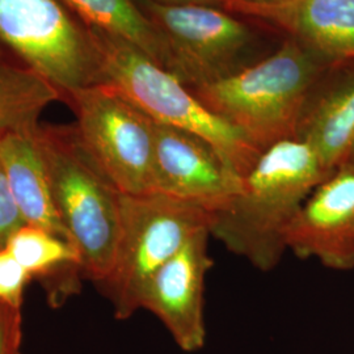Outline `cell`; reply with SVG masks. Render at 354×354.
<instances>
[{"label":"cell","mask_w":354,"mask_h":354,"mask_svg":"<svg viewBox=\"0 0 354 354\" xmlns=\"http://www.w3.org/2000/svg\"><path fill=\"white\" fill-rule=\"evenodd\" d=\"M230 12L263 19L286 30L320 59L354 61V0H282L235 6Z\"/></svg>","instance_id":"7c38bea8"},{"label":"cell","mask_w":354,"mask_h":354,"mask_svg":"<svg viewBox=\"0 0 354 354\" xmlns=\"http://www.w3.org/2000/svg\"><path fill=\"white\" fill-rule=\"evenodd\" d=\"M53 201L82 257L86 277L100 283L109 274L121 230L122 194L91 156L75 125H42Z\"/></svg>","instance_id":"3957f363"},{"label":"cell","mask_w":354,"mask_h":354,"mask_svg":"<svg viewBox=\"0 0 354 354\" xmlns=\"http://www.w3.org/2000/svg\"><path fill=\"white\" fill-rule=\"evenodd\" d=\"M0 354H23L21 308L0 302Z\"/></svg>","instance_id":"ffe728a7"},{"label":"cell","mask_w":354,"mask_h":354,"mask_svg":"<svg viewBox=\"0 0 354 354\" xmlns=\"http://www.w3.org/2000/svg\"><path fill=\"white\" fill-rule=\"evenodd\" d=\"M88 28L122 38L169 71L165 39L137 0H57Z\"/></svg>","instance_id":"2e32d148"},{"label":"cell","mask_w":354,"mask_h":354,"mask_svg":"<svg viewBox=\"0 0 354 354\" xmlns=\"http://www.w3.org/2000/svg\"><path fill=\"white\" fill-rule=\"evenodd\" d=\"M155 193L214 215L243 189L244 176L201 137L153 121Z\"/></svg>","instance_id":"9c48e42d"},{"label":"cell","mask_w":354,"mask_h":354,"mask_svg":"<svg viewBox=\"0 0 354 354\" xmlns=\"http://www.w3.org/2000/svg\"><path fill=\"white\" fill-rule=\"evenodd\" d=\"M348 162H352V163H354V147L353 150H352V153H351V156H349V159H348Z\"/></svg>","instance_id":"603a6c76"},{"label":"cell","mask_w":354,"mask_h":354,"mask_svg":"<svg viewBox=\"0 0 354 354\" xmlns=\"http://www.w3.org/2000/svg\"><path fill=\"white\" fill-rule=\"evenodd\" d=\"M102 59V84L117 89L152 121L212 143L243 176L261 151L213 113L177 76L122 38L89 28Z\"/></svg>","instance_id":"277c9868"},{"label":"cell","mask_w":354,"mask_h":354,"mask_svg":"<svg viewBox=\"0 0 354 354\" xmlns=\"http://www.w3.org/2000/svg\"><path fill=\"white\" fill-rule=\"evenodd\" d=\"M329 175L302 140H285L261 151L241 193L212 215L210 235L261 272L279 266L286 235L302 205Z\"/></svg>","instance_id":"6da1fadb"},{"label":"cell","mask_w":354,"mask_h":354,"mask_svg":"<svg viewBox=\"0 0 354 354\" xmlns=\"http://www.w3.org/2000/svg\"><path fill=\"white\" fill-rule=\"evenodd\" d=\"M79 137L91 156L125 196L155 193L153 121L109 84L66 96Z\"/></svg>","instance_id":"52a82bcc"},{"label":"cell","mask_w":354,"mask_h":354,"mask_svg":"<svg viewBox=\"0 0 354 354\" xmlns=\"http://www.w3.org/2000/svg\"><path fill=\"white\" fill-rule=\"evenodd\" d=\"M320 58L291 38L257 64L190 88L213 113L264 151L294 140L311 102Z\"/></svg>","instance_id":"7a4b0ae2"},{"label":"cell","mask_w":354,"mask_h":354,"mask_svg":"<svg viewBox=\"0 0 354 354\" xmlns=\"http://www.w3.org/2000/svg\"><path fill=\"white\" fill-rule=\"evenodd\" d=\"M61 91L29 64L0 49V138L39 125V114Z\"/></svg>","instance_id":"9a60e30c"},{"label":"cell","mask_w":354,"mask_h":354,"mask_svg":"<svg viewBox=\"0 0 354 354\" xmlns=\"http://www.w3.org/2000/svg\"><path fill=\"white\" fill-rule=\"evenodd\" d=\"M26 225L13 198L12 190L0 160V250L6 248L10 238Z\"/></svg>","instance_id":"d6986e66"},{"label":"cell","mask_w":354,"mask_h":354,"mask_svg":"<svg viewBox=\"0 0 354 354\" xmlns=\"http://www.w3.org/2000/svg\"><path fill=\"white\" fill-rule=\"evenodd\" d=\"M165 39L169 73L189 88L212 83L241 68L252 32L230 11L209 6H165L137 0Z\"/></svg>","instance_id":"ba28073f"},{"label":"cell","mask_w":354,"mask_h":354,"mask_svg":"<svg viewBox=\"0 0 354 354\" xmlns=\"http://www.w3.org/2000/svg\"><path fill=\"white\" fill-rule=\"evenodd\" d=\"M279 1H282V0H234L232 4L230 6L228 11H231L232 7L239 6V4H243V6H266V4L279 3Z\"/></svg>","instance_id":"7402d4cb"},{"label":"cell","mask_w":354,"mask_h":354,"mask_svg":"<svg viewBox=\"0 0 354 354\" xmlns=\"http://www.w3.org/2000/svg\"><path fill=\"white\" fill-rule=\"evenodd\" d=\"M38 127L0 138V160L26 225L42 228L73 244L53 201Z\"/></svg>","instance_id":"4fadbf2b"},{"label":"cell","mask_w":354,"mask_h":354,"mask_svg":"<svg viewBox=\"0 0 354 354\" xmlns=\"http://www.w3.org/2000/svg\"><path fill=\"white\" fill-rule=\"evenodd\" d=\"M30 277L51 279L62 272L83 273L82 257L74 244L42 228L24 225L6 245Z\"/></svg>","instance_id":"e0dca14e"},{"label":"cell","mask_w":354,"mask_h":354,"mask_svg":"<svg viewBox=\"0 0 354 354\" xmlns=\"http://www.w3.org/2000/svg\"><path fill=\"white\" fill-rule=\"evenodd\" d=\"M158 4L165 6H209L227 10L234 0H151Z\"/></svg>","instance_id":"44dd1931"},{"label":"cell","mask_w":354,"mask_h":354,"mask_svg":"<svg viewBox=\"0 0 354 354\" xmlns=\"http://www.w3.org/2000/svg\"><path fill=\"white\" fill-rule=\"evenodd\" d=\"M297 257L336 270L354 268V163L324 178L304 201L286 235Z\"/></svg>","instance_id":"8fae6325"},{"label":"cell","mask_w":354,"mask_h":354,"mask_svg":"<svg viewBox=\"0 0 354 354\" xmlns=\"http://www.w3.org/2000/svg\"><path fill=\"white\" fill-rule=\"evenodd\" d=\"M0 49L46 76L66 96L102 84L88 26L57 0H0Z\"/></svg>","instance_id":"8992f818"},{"label":"cell","mask_w":354,"mask_h":354,"mask_svg":"<svg viewBox=\"0 0 354 354\" xmlns=\"http://www.w3.org/2000/svg\"><path fill=\"white\" fill-rule=\"evenodd\" d=\"M297 138L314 149L328 175L348 162L354 147V73L315 91Z\"/></svg>","instance_id":"5bb4252c"},{"label":"cell","mask_w":354,"mask_h":354,"mask_svg":"<svg viewBox=\"0 0 354 354\" xmlns=\"http://www.w3.org/2000/svg\"><path fill=\"white\" fill-rule=\"evenodd\" d=\"M209 227L197 231L152 277L142 308L158 317L177 346L198 352L206 342L205 281L214 266L209 254Z\"/></svg>","instance_id":"30bf717a"},{"label":"cell","mask_w":354,"mask_h":354,"mask_svg":"<svg viewBox=\"0 0 354 354\" xmlns=\"http://www.w3.org/2000/svg\"><path fill=\"white\" fill-rule=\"evenodd\" d=\"M212 215L174 197L150 193L122 194L121 230L113 266L99 283L112 302L114 317L127 320L142 308L152 277L200 230Z\"/></svg>","instance_id":"5b68a950"},{"label":"cell","mask_w":354,"mask_h":354,"mask_svg":"<svg viewBox=\"0 0 354 354\" xmlns=\"http://www.w3.org/2000/svg\"><path fill=\"white\" fill-rule=\"evenodd\" d=\"M32 279L12 253L0 250V302L21 308L23 294L28 281Z\"/></svg>","instance_id":"ac0fdd59"}]
</instances>
